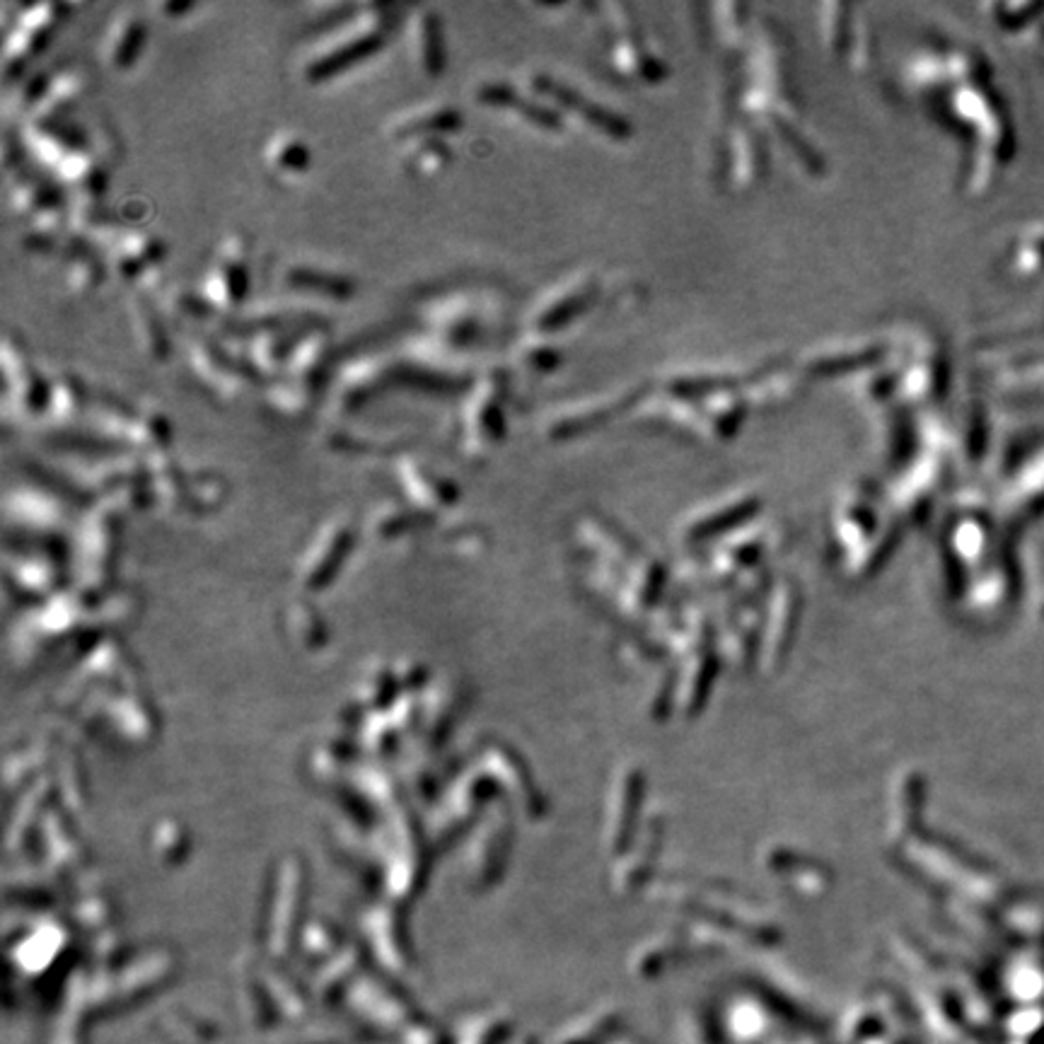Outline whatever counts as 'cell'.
I'll use <instances>...</instances> for the list:
<instances>
[{
	"label": "cell",
	"mask_w": 1044,
	"mask_h": 1044,
	"mask_svg": "<svg viewBox=\"0 0 1044 1044\" xmlns=\"http://www.w3.org/2000/svg\"><path fill=\"white\" fill-rule=\"evenodd\" d=\"M394 22L397 17L392 5L358 3L353 13L319 29V39L300 66L303 80L319 85L361 66L390 42Z\"/></svg>",
	"instance_id": "obj_1"
},
{
	"label": "cell",
	"mask_w": 1044,
	"mask_h": 1044,
	"mask_svg": "<svg viewBox=\"0 0 1044 1044\" xmlns=\"http://www.w3.org/2000/svg\"><path fill=\"white\" fill-rule=\"evenodd\" d=\"M416 315L423 334L472 358L491 329L493 298L472 283H443L421 293Z\"/></svg>",
	"instance_id": "obj_2"
},
{
	"label": "cell",
	"mask_w": 1044,
	"mask_h": 1044,
	"mask_svg": "<svg viewBox=\"0 0 1044 1044\" xmlns=\"http://www.w3.org/2000/svg\"><path fill=\"white\" fill-rule=\"evenodd\" d=\"M510 380L506 368L486 365L474 373L457 404L452 421V443L469 460H481L501 445L508 433Z\"/></svg>",
	"instance_id": "obj_3"
},
{
	"label": "cell",
	"mask_w": 1044,
	"mask_h": 1044,
	"mask_svg": "<svg viewBox=\"0 0 1044 1044\" xmlns=\"http://www.w3.org/2000/svg\"><path fill=\"white\" fill-rule=\"evenodd\" d=\"M90 416L95 435L116 448L165 452L172 443V423L155 402H133L119 394L92 392Z\"/></svg>",
	"instance_id": "obj_4"
},
{
	"label": "cell",
	"mask_w": 1044,
	"mask_h": 1044,
	"mask_svg": "<svg viewBox=\"0 0 1044 1044\" xmlns=\"http://www.w3.org/2000/svg\"><path fill=\"white\" fill-rule=\"evenodd\" d=\"M397 387V358L385 351H363L341 358L327 382L329 414L339 421L358 416L382 392Z\"/></svg>",
	"instance_id": "obj_5"
},
{
	"label": "cell",
	"mask_w": 1044,
	"mask_h": 1044,
	"mask_svg": "<svg viewBox=\"0 0 1044 1044\" xmlns=\"http://www.w3.org/2000/svg\"><path fill=\"white\" fill-rule=\"evenodd\" d=\"M187 363L194 380L218 402H237L252 387H261L257 373L225 336L187 334Z\"/></svg>",
	"instance_id": "obj_6"
},
{
	"label": "cell",
	"mask_w": 1044,
	"mask_h": 1044,
	"mask_svg": "<svg viewBox=\"0 0 1044 1044\" xmlns=\"http://www.w3.org/2000/svg\"><path fill=\"white\" fill-rule=\"evenodd\" d=\"M249 261L252 245L242 232H230L213 249L211 261L203 269L201 286L196 290L216 315H237L242 310L252 283Z\"/></svg>",
	"instance_id": "obj_7"
},
{
	"label": "cell",
	"mask_w": 1044,
	"mask_h": 1044,
	"mask_svg": "<svg viewBox=\"0 0 1044 1044\" xmlns=\"http://www.w3.org/2000/svg\"><path fill=\"white\" fill-rule=\"evenodd\" d=\"M90 90V73L80 63H61L25 78L17 90V107L27 121L66 119Z\"/></svg>",
	"instance_id": "obj_8"
},
{
	"label": "cell",
	"mask_w": 1044,
	"mask_h": 1044,
	"mask_svg": "<svg viewBox=\"0 0 1044 1044\" xmlns=\"http://www.w3.org/2000/svg\"><path fill=\"white\" fill-rule=\"evenodd\" d=\"M3 406L17 421H34L49 409V375L42 373L15 332H5L3 346Z\"/></svg>",
	"instance_id": "obj_9"
},
{
	"label": "cell",
	"mask_w": 1044,
	"mask_h": 1044,
	"mask_svg": "<svg viewBox=\"0 0 1044 1044\" xmlns=\"http://www.w3.org/2000/svg\"><path fill=\"white\" fill-rule=\"evenodd\" d=\"M602 281L597 276L580 274L556 283L547 293L539 295L525 317V332L530 339L549 341L551 336L566 332L573 322L588 315L590 307L600 298Z\"/></svg>",
	"instance_id": "obj_10"
},
{
	"label": "cell",
	"mask_w": 1044,
	"mask_h": 1044,
	"mask_svg": "<svg viewBox=\"0 0 1044 1044\" xmlns=\"http://www.w3.org/2000/svg\"><path fill=\"white\" fill-rule=\"evenodd\" d=\"M68 5L63 3H37L27 5L17 13L13 25L5 29V75L8 80L22 78L29 63L34 61L46 44L51 42V34L58 25L66 20Z\"/></svg>",
	"instance_id": "obj_11"
},
{
	"label": "cell",
	"mask_w": 1044,
	"mask_h": 1044,
	"mask_svg": "<svg viewBox=\"0 0 1044 1044\" xmlns=\"http://www.w3.org/2000/svg\"><path fill=\"white\" fill-rule=\"evenodd\" d=\"M112 252H109V264L116 271V276L131 286V290H145L158 286L162 276V264H165L167 247L162 237L145 230L124 232L114 237Z\"/></svg>",
	"instance_id": "obj_12"
},
{
	"label": "cell",
	"mask_w": 1044,
	"mask_h": 1044,
	"mask_svg": "<svg viewBox=\"0 0 1044 1044\" xmlns=\"http://www.w3.org/2000/svg\"><path fill=\"white\" fill-rule=\"evenodd\" d=\"M474 102L479 107L493 109V112L513 114V119H518L520 124L537 131L554 133L564 126V116H561L559 109L539 100L532 92H520L518 87L506 83V80L503 83L501 80H481L474 87Z\"/></svg>",
	"instance_id": "obj_13"
},
{
	"label": "cell",
	"mask_w": 1044,
	"mask_h": 1044,
	"mask_svg": "<svg viewBox=\"0 0 1044 1044\" xmlns=\"http://www.w3.org/2000/svg\"><path fill=\"white\" fill-rule=\"evenodd\" d=\"M281 286L293 295L322 300V303H348L356 298V278L344 271L327 269L312 261H290L278 271Z\"/></svg>",
	"instance_id": "obj_14"
},
{
	"label": "cell",
	"mask_w": 1044,
	"mask_h": 1044,
	"mask_svg": "<svg viewBox=\"0 0 1044 1044\" xmlns=\"http://www.w3.org/2000/svg\"><path fill=\"white\" fill-rule=\"evenodd\" d=\"M464 124L462 112L450 102H423L404 109L387 121L385 133L394 143L404 145L416 138H448Z\"/></svg>",
	"instance_id": "obj_15"
},
{
	"label": "cell",
	"mask_w": 1044,
	"mask_h": 1044,
	"mask_svg": "<svg viewBox=\"0 0 1044 1044\" xmlns=\"http://www.w3.org/2000/svg\"><path fill=\"white\" fill-rule=\"evenodd\" d=\"M334 365L336 363L332 332H329L327 324H315V327H307L305 332L298 336L293 351H290L283 375L324 392L327 390V382Z\"/></svg>",
	"instance_id": "obj_16"
},
{
	"label": "cell",
	"mask_w": 1044,
	"mask_h": 1044,
	"mask_svg": "<svg viewBox=\"0 0 1044 1044\" xmlns=\"http://www.w3.org/2000/svg\"><path fill=\"white\" fill-rule=\"evenodd\" d=\"M409 39L419 71L426 78H440L448 68V42L443 17L431 5H416L409 15Z\"/></svg>",
	"instance_id": "obj_17"
},
{
	"label": "cell",
	"mask_w": 1044,
	"mask_h": 1044,
	"mask_svg": "<svg viewBox=\"0 0 1044 1044\" xmlns=\"http://www.w3.org/2000/svg\"><path fill=\"white\" fill-rule=\"evenodd\" d=\"M145 39H148V27H145L141 13L131 8L116 13L104 29L102 39V58L107 68L129 71L136 66L145 49Z\"/></svg>",
	"instance_id": "obj_18"
},
{
	"label": "cell",
	"mask_w": 1044,
	"mask_h": 1044,
	"mask_svg": "<svg viewBox=\"0 0 1044 1044\" xmlns=\"http://www.w3.org/2000/svg\"><path fill=\"white\" fill-rule=\"evenodd\" d=\"M126 310H129L131 334L138 351L155 363L167 361L172 353V341L170 334H167L165 319H162L158 307L153 305V300L148 298V293L131 290Z\"/></svg>",
	"instance_id": "obj_19"
},
{
	"label": "cell",
	"mask_w": 1044,
	"mask_h": 1044,
	"mask_svg": "<svg viewBox=\"0 0 1044 1044\" xmlns=\"http://www.w3.org/2000/svg\"><path fill=\"white\" fill-rule=\"evenodd\" d=\"M319 390L310 385H303L298 380H290L286 375H278L276 380H269L261 385V406L266 416L283 423H298L310 416L315 409Z\"/></svg>",
	"instance_id": "obj_20"
},
{
	"label": "cell",
	"mask_w": 1044,
	"mask_h": 1044,
	"mask_svg": "<svg viewBox=\"0 0 1044 1044\" xmlns=\"http://www.w3.org/2000/svg\"><path fill=\"white\" fill-rule=\"evenodd\" d=\"M61 271L63 283L73 295H87L100 288L104 274H107V261L97 245L66 235V242L61 247Z\"/></svg>",
	"instance_id": "obj_21"
},
{
	"label": "cell",
	"mask_w": 1044,
	"mask_h": 1044,
	"mask_svg": "<svg viewBox=\"0 0 1044 1044\" xmlns=\"http://www.w3.org/2000/svg\"><path fill=\"white\" fill-rule=\"evenodd\" d=\"M261 158H264V165L271 177L290 182V179H300L310 172L312 148L300 133L276 131L264 143Z\"/></svg>",
	"instance_id": "obj_22"
},
{
	"label": "cell",
	"mask_w": 1044,
	"mask_h": 1044,
	"mask_svg": "<svg viewBox=\"0 0 1044 1044\" xmlns=\"http://www.w3.org/2000/svg\"><path fill=\"white\" fill-rule=\"evenodd\" d=\"M90 402L92 392L80 375L71 373V370H56L54 375H49V409H46V416H49L54 426H73L75 421L87 416Z\"/></svg>",
	"instance_id": "obj_23"
},
{
	"label": "cell",
	"mask_w": 1044,
	"mask_h": 1044,
	"mask_svg": "<svg viewBox=\"0 0 1044 1044\" xmlns=\"http://www.w3.org/2000/svg\"><path fill=\"white\" fill-rule=\"evenodd\" d=\"M452 162L448 138H416L402 145V165L411 177H431Z\"/></svg>",
	"instance_id": "obj_24"
},
{
	"label": "cell",
	"mask_w": 1044,
	"mask_h": 1044,
	"mask_svg": "<svg viewBox=\"0 0 1044 1044\" xmlns=\"http://www.w3.org/2000/svg\"><path fill=\"white\" fill-rule=\"evenodd\" d=\"M397 474L414 496L428 498V501H443L448 496V481L440 477L431 464L411 452L397 455Z\"/></svg>",
	"instance_id": "obj_25"
},
{
	"label": "cell",
	"mask_w": 1044,
	"mask_h": 1044,
	"mask_svg": "<svg viewBox=\"0 0 1044 1044\" xmlns=\"http://www.w3.org/2000/svg\"><path fill=\"white\" fill-rule=\"evenodd\" d=\"M170 307H172L174 315L189 319V322H194V324L211 322V319L216 317V312H213L211 307H208L206 300L201 298L199 290L177 288L170 298Z\"/></svg>",
	"instance_id": "obj_26"
},
{
	"label": "cell",
	"mask_w": 1044,
	"mask_h": 1044,
	"mask_svg": "<svg viewBox=\"0 0 1044 1044\" xmlns=\"http://www.w3.org/2000/svg\"><path fill=\"white\" fill-rule=\"evenodd\" d=\"M162 10H165V15L177 17V15L187 13V10H194V5H191V3H170V5H162Z\"/></svg>",
	"instance_id": "obj_27"
}]
</instances>
